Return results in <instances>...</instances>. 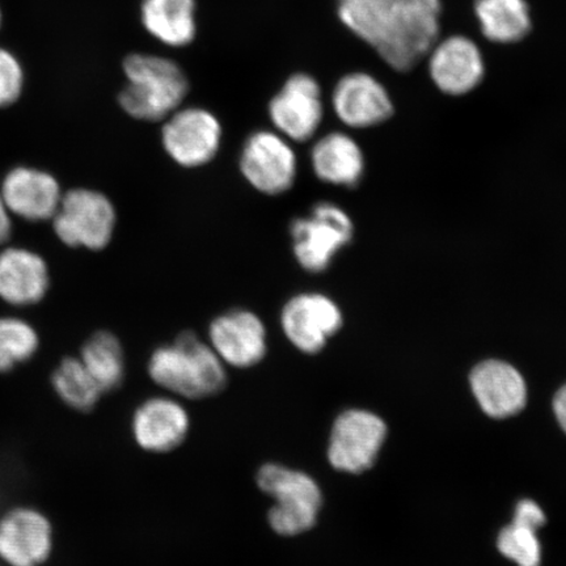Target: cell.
Wrapping results in <instances>:
<instances>
[{
	"label": "cell",
	"instance_id": "obj_1",
	"mask_svg": "<svg viewBox=\"0 0 566 566\" xmlns=\"http://www.w3.org/2000/svg\"><path fill=\"white\" fill-rule=\"evenodd\" d=\"M147 371L155 385L192 400L211 398L228 385L222 359L190 331L182 332L172 344L155 349Z\"/></svg>",
	"mask_w": 566,
	"mask_h": 566
},
{
	"label": "cell",
	"instance_id": "obj_2",
	"mask_svg": "<svg viewBox=\"0 0 566 566\" xmlns=\"http://www.w3.org/2000/svg\"><path fill=\"white\" fill-rule=\"evenodd\" d=\"M127 80L118 103L126 115L145 123L165 122L188 95L186 74L171 60L132 54L124 62Z\"/></svg>",
	"mask_w": 566,
	"mask_h": 566
},
{
	"label": "cell",
	"instance_id": "obj_3",
	"mask_svg": "<svg viewBox=\"0 0 566 566\" xmlns=\"http://www.w3.org/2000/svg\"><path fill=\"white\" fill-rule=\"evenodd\" d=\"M260 491L273 499L268 523L275 534L298 536L314 528L323 506V492L308 473L279 463L260 467Z\"/></svg>",
	"mask_w": 566,
	"mask_h": 566
},
{
	"label": "cell",
	"instance_id": "obj_4",
	"mask_svg": "<svg viewBox=\"0 0 566 566\" xmlns=\"http://www.w3.org/2000/svg\"><path fill=\"white\" fill-rule=\"evenodd\" d=\"M441 0H398L385 39L375 49L389 67L412 70L437 44L441 32Z\"/></svg>",
	"mask_w": 566,
	"mask_h": 566
},
{
	"label": "cell",
	"instance_id": "obj_5",
	"mask_svg": "<svg viewBox=\"0 0 566 566\" xmlns=\"http://www.w3.org/2000/svg\"><path fill=\"white\" fill-rule=\"evenodd\" d=\"M55 235L71 248L102 251L112 242L117 212L108 197L94 189H71L52 219Z\"/></svg>",
	"mask_w": 566,
	"mask_h": 566
},
{
	"label": "cell",
	"instance_id": "obj_6",
	"mask_svg": "<svg viewBox=\"0 0 566 566\" xmlns=\"http://www.w3.org/2000/svg\"><path fill=\"white\" fill-rule=\"evenodd\" d=\"M353 231L343 209L331 202L316 203L307 217L290 226L295 260L310 273L327 271L337 252L350 242Z\"/></svg>",
	"mask_w": 566,
	"mask_h": 566
},
{
	"label": "cell",
	"instance_id": "obj_7",
	"mask_svg": "<svg viewBox=\"0 0 566 566\" xmlns=\"http://www.w3.org/2000/svg\"><path fill=\"white\" fill-rule=\"evenodd\" d=\"M239 168L258 192L281 196L295 184L298 159L290 140L280 133L259 130L245 139Z\"/></svg>",
	"mask_w": 566,
	"mask_h": 566
},
{
	"label": "cell",
	"instance_id": "obj_8",
	"mask_svg": "<svg viewBox=\"0 0 566 566\" xmlns=\"http://www.w3.org/2000/svg\"><path fill=\"white\" fill-rule=\"evenodd\" d=\"M161 145L168 157L184 168H200L214 160L222 145V125L202 108L177 109L165 119Z\"/></svg>",
	"mask_w": 566,
	"mask_h": 566
},
{
	"label": "cell",
	"instance_id": "obj_9",
	"mask_svg": "<svg viewBox=\"0 0 566 566\" xmlns=\"http://www.w3.org/2000/svg\"><path fill=\"white\" fill-rule=\"evenodd\" d=\"M386 423L367 410L339 415L331 430L328 460L335 470L360 473L370 469L386 440Z\"/></svg>",
	"mask_w": 566,
	"mask_h": 566
},
{
	"label": "cell",
	"instance_id": "obj_10",
	"mask_svg": "<svg viewBox=\"0 0 566 566\" xmlns=\"http://www.w3.org/2000/svg\"><path fill=\"white\" fill-rule=\"evenodd\" d=\"M342 327V311L321 293L294 295L281 311L283 335L303 354L321 353Z\"/></svg>",
	"mask_w": 566,
	"mask_h": 566
},
{
	"label": "cell",
	"instance_id": "obj_11",
	"mask_svg": "<svg viewBox=\"0 0 566 566\" xmlns=\"http://www.w3.org/2000/svg\"><path fill=\"white\" fill-rule=\"evenodd\" d=\"M269 117L277 133L290 142L314 138L323 119L322 90L313 76L295 74L269 104Z\"/></svg>",
	"mask_w": 566,
	"mask_h": 566
},
{
	"label": "cell",
	"instance_id": "obj_12",
	"mask_svg": "<svg viewBox=\"0 0 566 566\" xmlns=\"http://www.w3.org/2000/svg\"><path fill=\"white\" fill-rule=\"evenodd\" d=\"M209 345L226 366L251 369L266 356L265 324L252 311L231 310L211 322Z\"/></svg>",
	"mask_w": 566,
	"mask_h": 566
},
{
	"label": "cell",
	"instance_id": "obj_13",
	"mask_svg": "<svg viewBox=\"0 0 566 566\" xmlns=\"http://www.w3.org/2000/svg\"><path fill=\"white\" fill-rule=\"evenodd\" d=\"M53 526L33 507H15L0 518V558L10 566H40L52 555Z\"/></svg>",
	"mask_w": 566,
	"mask_h": 566
},
{
	"label": "cell",
	"instance_id": "obj_14",
	"mask_svg": "<svg viewBox=\"0 0 566 566\" xmlns=\"http://www.w3.org/2000/svg\"><path fill=\"white\" fill-rule=\"evenodd\" d=\"M429 73L431 81L444 94L460 96L475 90L485 74L483 53L465 35L455 34L431 49Z\"/></svg>",
	"mask_w": 566,
	"mask_h": 566
},
{
	"label": "cell",
	"instance_id": "obj_15",
	"mask_svg": "<svg viewBox=\"0 0 566 566\" xmlns=\"http://www.w3.org/2000/svg\"><path fill=\"white\" fill-rule=\"evenodd\" d=\"M190 417L186 407L171 398L157 396L136 409L132 419V434L142 450L167 454L187 440Z\"/></svg>",
	"mask_w": 566,
	"mask_h": 566
},
{
	"label": "cell",
	"instance_id": "obj_16",
	"mask_svg": "<svg viewBox=\"0 0 566 566\" xmlns=\"http://www.w3.org/2000/svg\"><path fill=\"white\" fill-rule=\"evenodd\" d=\"M0 195L11 214L28 222L51 221L63 196L53 175L31 167L11 169L3 179Z\"/></svg>",
	"mask_w": 566,
	"mask_h": 566
},
{
	"label": "cell",
	"instance_id": "obj_17",
	"mask_svg": "<svg viewBox=\"0 0 566 566\" xmlns=\"http://www.w3.org/2000/svg\"><path fill=\"white\" fill-rule=\"evenodd\" d=\"M332 105L339 122L358 129L386 122L394 111L387 90L366 73L342 77L332 95Z\"/></svg>",
	"mask_w": 566,
	"mask_h": 566
},
{
	"label": "cell",
	"instance_id": "obj_18",
	"mask_svg": "<svg viewBox=\"0 0 566 566\" xmlns=\"http://www.w3.org/2000/svg\"><path fill=\"white\" fill-rule=\"evenodd\" d=\"M51 275L46 261L24 248L0 252V300L11 306L25 307L45 298Z\"/></svg>",
	"mask_w": 566,
	"mask_h": 566
},
{
	"label": "cell",
	"instance_id": "obj_19",
	"mask_svg": "<svg viewBox=\"0 0 566 566\" xmlns=\"http://www.w3.org/2000/svg\"><path fill=\"white\" fill-rule=\"evenodd\" d=\"M473 395L481 409L494 419H506L526 406L527 389L522 375L502 360H485L471 374Z\"/></svg>",
	"mask_w": 566,
	"mask_h": 566
},
{
	"label": "cell",
	"instance_id": "obj_20",
	"mask_svg": "<svg viewBox=\"0 0 566 566\" xmlns=\"http://www.w3.org/2000/svg\"><path fill=\"white\" fill-rule=\"evenodd\" d=\"M310 158L317 179L332 186L354 187L364 174L363 151L344 133H331L318 139Z\"/></svg>",
	"mask_w": 566,
	"mask_h": 566
},
{
	"label": "cell",
	"instance_id": "obj_21",
	"mask_svg": "<svg viewBox=\"0 0 566 566\" xmlns=\"http://www.w3.org/2000/svg\"><path fill=\"white\" fill-rule=\"evenodd\" d=\"M195 0H144L142 23L169 46H186L196 34Z\"/></svg>",
	"mask_w": 566,
	"mask_h": 566
},
{
	"label": "cell",
	"instance_id": "obj_22",
	"mask_svg": "<svg viewBox=\"0 0 566 566\" xmlns=\"http://www.w3.org/2000/svg\"><path fill=\"white\" fill-rule=\"evenodd\" d=\"M473 9L481 33L494 44H515L533 28L526 0H476Z\"/></svg>",
	"mask_w": 566,
	"mask_h": 566
},
{
	"label": "cell",
	"instance_id": "obj_23",
	"mask_svg": "<svg viewBox=\"0 0 566 566\" xmlns=\"http://www.w3.org/2000/svg\"><path fill=\"white\" fill-rule=\"evenodd\" d=\"M84 367L95 379L103 394L115 391L125 379V353L116 335L96 332L82 346L80 356Z\"/></svg>",
	"mask_w": 566,
	"mask_h": 566
},
{
	"label": "cell",
	"instance_id": "obj_24",
	"mask_svg": "<svg viewBox=\"0 0 566 566\" xmlns=\"http://www.w3.org/2000/svg\"><path fill=\"white\" fill-rule=\"evenodd\" d=\"M398 0H337L338 18L346 28L377 49L385 39Z\"/></svg>",
	"mask_w": 566,
	"mask_h": 566
},
{
	"label": "cell",
	"instance_id": "obj_25",
	"mask_svg": "<svg viewBox=\"0 0 566 566\" xmlns=\"http://www.w3.org/2000/svg\"><path fill=\"white\" fill-rule=\"evenodd\" d=\"M52 386L69 408L83 413L95 409L103 395L80 357L61 360L52 374Z\"/></svg>",
	"mask_w": 566,
	"mask_h": 566
},
{
	"label": "cell",
	"instance_id": "obj_26",
	"mask_svg": "<svg viewBox=\"0 0 566 566\" xmlns=\"http://www.w3.org/2000/svg\"><path fill=\"white\" fill-rule=\"evenodd\" d=\"M40 346L38 332L18 317H0V374L30 360Z\"/></svg>",
	"mask_w": 566,
	"mask_h": 566
},
{
	"label": "cell",
	"instance_id": "obj_27",
	"mask_svg": "<svg viewBox=\"0 0 566 566\" xmlns=\"http://www.w3.org/2000/svg\"><path fill=\"white\" fill-rule=\"evenodd\" d=\"M536 528L513 521L501 531L497 546L502 555L518 566H541L542 547Z\"/></svg>",
	"mask_w": 566,
	"mask_h": 566
},
{
	"label": "cell",
	"instance_id": "obj_28",
	"mask_svg": "<svg viewBox=\"0 0 566 566\" xmlns=\"http://www.w3.org/2000/svg\"><path fill=\"white\" fill-rule=\"evenodd\" d=\"M24 88V69L18 56L0 48V108L15 104Z\"/></svg>",
	"mask_w": 566,
	"mask_h": 566
},
{
	"label": "cell",
	"instance_id": "obj_29",
	"mask_svg": "<svg viewBox=\"0 0 566 566\" xmlns=\"http://www.w3.org/2000/svg\"><path fill=\"white\" fill-rule=\"evenodd\" d=\"M514 521L537 530L546 523V515L536 502L523 500L515 509Z\"/></svg>",
	"mask_w": 566,
	"mask_h": 566
},
{
	"label": "cell",
	"instance_id": "obj_30",
	"mask_svg": "<svg viewBox=\"0 0 566 566\" xmlns=\"http://www.w3.org/2000/svg\"><path fill=\"white\" fill-rule=\"evenodd\" d=\"M12 235L11 212L4 203L2 195H0V245L9 242Z\"/></svg>",
	"mask_w": 566,
	"mask_h": 566
},
{
	"label": "cell",
	"instance_id": "obj_31",
	"mask_svg": "<svg viewBox=\"0 0 566 566\" xmlns=\"http://www.w3.org/2000/svg\"><path fill=\"white\" fill-rule=\"evenodd\" d=\"M554 410L558 423L566 433V385L558 389L555 396Z\"/></svg>",
	"mask_w": 566,
	"mask_h": 566
},
{
	"label": "cell",
	"instance_id": "obj_32",
	"mask_svg": "<svg viewBox=\"0 0 566 566\" xmlns=\"http://www.w3.org/2000/svg\"><path fill=\"white\" fill-rule=\"evenodd\" d=\"M2 24H3V11H2V7H0V28H2Z\"/></svg>",
	"mask_w": 566,
	"mask_h": 566
}]
</instances>
